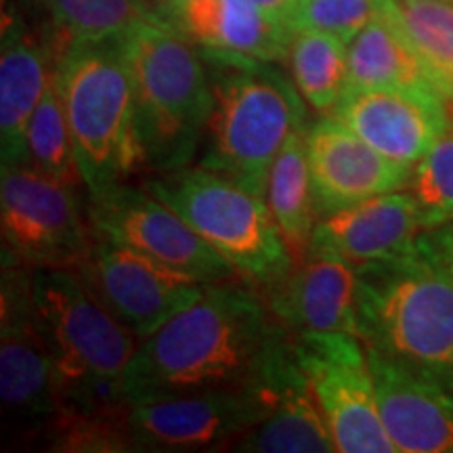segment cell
<instances>
[{"instance_id":"cell-3","label":"cell","mask_w":453,"mask_h":453,"mask_svg":"<svg viewBox=\"0 0 453 453\" xmlns=\"http://www.w3.org/2000/svg\"><path fill=\"white\" fill-rule=\"evenodd\" d=\"M32 298L53 357L59 411L127 416L124 372L141 340L76 269H32Z\"/></svg>"},{"instance_id":"cell-24","label":"cell","mask_w":453,"mask_h":453,"mask_svg":"<svg viewBox=\"0 0 453 453\" xmlns=\"http://www.w3.org/2000/svg\"><path fill=\"white\" fill-rule=\"evenodd\" d=\"M286 61L307 105L332 111L349 84V44L319 30H294Z\"/></svg>"},{"instance_id":"cell-20","label":"cell","mask_w":453,"mask_h":453,"mask_svg":"<svg viewBox=\"0 0 453 453\" xmlns=\"http://www.w3.org/2000/svg\"><path fill=\"white\" fill-rule=\"evenodd\" d=\"M273 405L258 426L231 445L246 453H334L336 445L294 350V332L267 365Z\"/></svg>"},{"instance_id":"cell-30","label":"cell","mask_w":453,"mask_h":453,"mask_svg":"<svg viewBox=\"0 0 453 453\" xmlns=\"http://www.w3.org/2000/svg\"><path fill=\"white\" fill-rule=\"evenodd\" d=\"M390 0H300L294 30H319L350 44L370 21L387 13Z\"/></svg>"},{"instance_id":"cell-29","label":"cell","mask_w":453,"mask_h":453,"mask_svg":"<svg viewBox=\"0 0 453 453\" xmlns=\"http://www.w3.org/2000/svg\"><path fill=\"white\" fill-rule=\"evenodd\" d=\"M407 194L416 202L424 231L453 223V130L411 168Z\"/></svg>"},{"instance_id":"cell-13","label":"cell","mask_w":453,"mask_h":453,"mask_svg":"<svg viewBox=\"0 0 453 453\" xmlns=\"http://www.w3.org/2000/svg\"><path fill=\"white\" fill-rule=\"evenodd\" d=\"M76 271L139 340L168 324L211 283L101 237Z\"/></svg>"},{"instance_id":"cell-25","label":"cell","mask_w":453,"mask_h":453,"mask_svg":"<svg viewBox=\"0 0 453 453\" xmlns=\"http://www.w3.org/2000/svg\"><path fill=\"white\" fill-rule=\"evenodd\" d=\"M388 13L420 57L430 82L453 105V3L390 0Z\"/></svg>"},{"instance_id":"cell-6","label":"cell","mask_w":453,"mask_h":453,"mask_svg":"<svg viewBox=\"0 0 453 453\" xmlns=\"http://www.w3.org/2000/svg\"><path fill=\"white\" fill-rule=\"evenodd\" d=\"M120 38L72 42L55 53V82L88 196L127 183L143 168Z\"/></svg>"},{"instance_id":"cell-32","label":"cell","mask_w":453,"mask_h":453,"mask_svg":"<svg viewBox=\"0 0 453 453\" xmlns=\"http://www.w3.org/2000/svg\"><path fill=\"white\" fill-rule=\"evenodd\" d=\"M254 3L260 4V7L267 11V13L273 15L275 19H280V21H283V24H288L292 27L294 13H296L300 0H254Z\"/></svg>"},{"instance_id":"cell-12","label":"cell","mask_w":453,"mask_h":453,"mask_svg":"<svg viewBox=\"0 0 453 453\" xmlns=\"http://www.w3.org/2000/svg\"><path fill=\"white\" fill-rule=\"evenodd\" d=\"M87 217L95 237L122 243L202 281L240 277L229 260L145 185L127 180L88 196Z\"/></svg>"},{"instance_id":"cell-5","label":"cell","mask_w":453,"mask_h":453,"mask_svg":"<svg viewBox=\"0 0 453 453\" xmlns=\"http://www.w3.org/2000/svg\"><path fill=\"white\" fill-rule=\"evenodd\" d=\"M122 41L134 88V130L143 168L170 173L197 160L211 116L206 61L183 32L141 21Z\"/></svg>"},{"instance_id":"cell-10","label":"cell","mask_w":453,"mask_h":453,"mask_svg":"<svg viewBox=\"0 0 453 453\" xmlns=\"http://www.w3.org/2000/svg\"><path fill=\"white\" fill-rule=\"evenodd\" d=\"M87 219L76 187L49 177L27 160L3 166V252L32 269H78L95 243Z\"/></svg>"},{"instance_id":"cell-21","label":"cell","mask_w":453,"mask_h":453,"mask_svg":"<svg viewBox=\"0 0 453 453\" xmlns=\"http://www.w3.org/2000/svg\"><path fill=\"white\" fill-rule=\"evenodd\" d=\"M170 26L206 53L286 61L294 30L254 0H187Z\"/></svg>"},{"instance_id":"cell-18","label":"cell","mask_w":453,"mask_h":453,"mask_svg":"<svg viewBox=\"0 0 453 453\" xmlns=\"http://www.w3.org/2000/svg\"><path fill=\"white\" fill-rule=\"evenodd\" d=\"M424 234L407 191L367 197L317 219L309 252H327L355 267L410 250Z\"/></svg>"},{"instance_id":"cell-11","label":"cell","mask_w":453,"mask_h":453,"mask_svg":"<svg viewBox=\"0 0 453 453\" xmlns=\"http://www.w3.org/2000/svg\"><path fill=\"white\" fill-rule=\"evenodd\" d=\"M294 350L340 453H393L365 342L347 332H298Z\"/></svg>"},{"instance_id":"cell-16","label":"cell","mask_w":453,"mask_h":453,"mask_svg":"<svg viewBox=\"0 0 453 453\" xmlns=\"http://www.w3.org/2000/svg\"><path fill=\"white\" fill-rule=\"evenodd\" d=\"M260 292L275 319L294 334H357V267L349 260L309 252Z\"/></svg>"},{"instance_id":"cell-19","label":"cell","mask_w":453,"mask_h":453,"mask_svg":"<svg viewBox=\"0 0 453 453\" xmlns=\"http://www.w3.org/2000/svg\"><path fill=\"white\" fill-rule=\"evenodd\" d=\"M55 70L49 27L38 32L15 9L3 13L0 44V157L26 162V130Z\"/></svg>"},{"instance_id":"cell-23","label":"cell","mask_w":453,"mask_h":453,"mask_svg":"<svg viewBox=\"0 0 453 453\" xmlns=\"http://www.w3.org/2000/svg\"><path fill=\"white\" fill-rule=\"evenodd\" d=\"M265 200L292 258L303 260L311 250V237L317 223L307 156V127L292 133L277 154L269 173Z\"/></svg>"},{"instance_id":"cell-22","label":"cell","mask_w":453,"mask_h":453,"mask_svg":"<svg viewBox=\"0 0 453 453\" xmlns=\"http://www.w3.org/2000/svg\"><path fill=\"white\" fill-rule=\"evenodd\" d=\"M347 88H405L439 93L388 9L370 21L349 44Z\"/></svg>"},{"instance_id":"cell-34","label":"cell","mask_w":453,"mask_h":453,"mask_svg":"<svg viewBox=\"0 0 453 453\" xmlns=\"http://www.w3.org/2000/svg\"><path fill=\"white\" fill-rule=\"evenodd\" d=\"M34 4H38V7H44L49 11V0H32Z\"/></svg>"},{"instance_id":"cell-17","label":"cell","mask_w":453,"mask_h":453,"mask_svg":"<svg viewBox=\"0 0 453 453\" xmlns=\"http://www.w3.org/2000/svg\"><path fill=\"white\" fill-rule=\"evenodd\" d=\"M367 349L378 407L399 453H453V390Z\"/></svg>"},{"instance_id":"cell-31","label":"cell","mask_w":453,"mask_h":453,"mask_svg":"<svg viewBox=\"0 0 453 453\" xmlns=\"http://www.w3.org/2000/svg\"><path fill=\"white\" fill-rule=\"evenodd\" d=\"M430 242L434 243L437 252L441 254V260L445 263L447 271L453 277V223L441 226V229H433L426 231Z\"/></svg>"},{"instance_id":"cell-28","label":"cell","mask_w":453,"mask_h":453,"mask_svg":"<svg viewBox=\"0 0 453 453\" xmlns=\"http://www.w3.org/2000/svg\"><path fill=\"white\" fill-rule=\"evenodd\" d=\"M36 445L44 451L120 453L134 451L127 416H82L57 411L55 420L42 430Z\"/></svg>"},{"instance_id":"cell-9","label":"cell","mask_w":453,"mask_h":453,"mask_svg":"<svg viewBox=\"0 0 453 453\" xmlns=\"http://www.w3.org/2000/svg\"><path fill=\"white\" fill-rule=\"evenodd\" d=\"M271 405L273 390L265 367L263 376L248 384L134 401L128 411L130 439L134 451L231 449L269 416Z\"/></svg>"},{"instance_id":"cell-15","label":"cell","mask_w":453,"mask_h":453,"mask_svg":"<svg viewBox=\"0 0 453 453\" xmlns=\"http://www.w3.org/2000/svg\"><path fill=\"white\" fill-rule=\"evenodd\" d=\"M307 156L317 219L367 197L401 191L411 174L378 154L334 113L307 124Z\"/></svg>"},{"instance_id":"cell-14","label":"cell","mask_w":453,"mask_h":453,"mask_svg":"<svg viewBox=\"0 0 453 453\" xmlns=\"http://www.w3.org/2000/svg\"><path fill=\"white\" fill-rule=\"evenodd\" d=\"M332 113L378 154L410 170L453 130L449 101L422 90L347 88Z\"/></svg>"},{"instance_id":"cell-33","label":"cell","mask_w":453,"mask_h":453,"mask_svg":"<svg viewBox=\"0 0 453 453\" xmlns=\"http://www.w3.org/2000/svg\"><path fill=\"white\" fill-rule=\"evenodd\" d=\"M141 3H143L145 7L151 11L157 19L170 24V21H173V17L177 15V11L183 7L187 0H141Z\"/></svg>"},{"instance_id":"cell-4","label":"cell","mask_w":453,"mask_h":453,"mask_svg":"<svg viewBox=\"0 0 453 453\" xmlns=\"http://www.w3.org/2000/svg\"><path fill=\"white\" fill-rule=\"evenodd\" d=\"M211 76L212 105L197 166L267 194L277 154L307 127V101L273 61L200 50Z\"/></svg>"},{"instance_id":"cell-1","label":"cell","mask_w":453,"mask_h":453,"mask_svg":"<svg viewBox=\"0 0 453 453\" xmlns=\"http://www.w3.org/2000/svg\"><path fill=\"white\" fill-rule=\"evenodd\" d=\"M290 334L252 281H211L194 303L141 340L124 372V388L134 403L254 382Z\"/></svg>"},{"instance_id":"cell-8","label":"cell","mask_w":453,"mask_h":453,"mask_svg":"<svg viewBox=\"0 0 453 453\" xmlns=\"http://www.w3.org/2000/svg\"><path fill=\"white\" fill-rule=\"evenodd\" d=\"M0 401L4 428L36 445L55 420L53 357L32 298V267L3 252L0 271Z\"/></svg>"},{"instance_id":"cell-26","label":"cell","mask_w":453,"mask_h":453,"mask_svg":"<svg viewBox=\"0 0 453 453\" xmlns=\"http://www.w3.org/2000/svg\"><path fill=\"white\" fill-rule=\"evenodd\" d=\"M53 50L72 42L120 38L141 21L157 19L141 0H49Z\"/></svg>"},{"instance_id":"cell-2","label":"cell","mask_w":453,"mask_h":453,"mask_svg":"<svg viewBox=\"0 0 453 453\" xmlns=\"http://www.w3.org/2000/svg\"><path fill=\"white\" fill-rule=\"evenodd\" d=\"M357 336L453 390V277L426 231L410 250L357 267Z\"/></svg>"},{"instance_id":"cell-27","label":"cell","mask_w":453,"mask_h":453,"mask_svg":"<svg viewBox=\"0 0 453 453\" xmlns=\"http://www.w3.org/2000/svg\"><path fill=\"white\" fill-rule=\"evenodd\" d=\"M26 154L27 162L41 168L49 177L72 187L82 183L65 107L55 82V70L41 104L34 110L30 124H27Z\"/></svg>"},{"instance_id":"cell-35","label":"cell","mask_w":453,"mask_h":453,"mask_svg":"<svg viewBox=\"0 0 453 453\" xmlns=\"http://www.w3.org/2000/svg\"><path fill=\"white\" fill-rule=\"evenodd\" d=\"M449 3H453V0H449Z\"/></svg>"},{"instance_id":"cell-7","label":"cell","mask_w":453,"mask_h":453,"mask_svg":"<svg viewBox=\"0 0 453 453\" xmlns=\"http://www.w3.org/2000/svg\"><path fill=\"white\" fill-rule=\"evenodd\" d=\"M145 187L254 286L290 271L294 258L263 196L197 164L151 174Z\"/></svg>"}]
</instances>
